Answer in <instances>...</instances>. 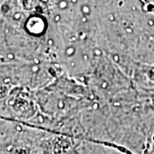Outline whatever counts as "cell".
Here are the masks:
<instances>
[{"label":"cell","mask_w":154,"mask_h":154,"mask_svg":"<svg viewBox=\"0 0 154 154\" xmlns=\"http://www.w3.org/2000/svg\"><path fill=\"white\" fill-rule=\"evenodd\" d=\"M118 147L91 140H78L75 147V154H115Z\"/></svg>","instance_id":"6da1fadb"}]
</instances>
